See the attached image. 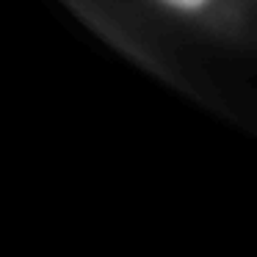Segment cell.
I'll return each mask as SVG.
<instances>
[{
	"label": "cell",
	"mask_w": 257,
	"mask_h": 257,
	"mask_svg": "<svg viewBox=\"0 0 257 257\" xmlns=\"http://www.w3.org/2000/svg\"><path fill=\"white\" fill-rule=\"evenodd\" d=\"M163 6L174 9V12H185V14H196V12H205L210 6V0H161Z\"/></svg>",
	"instance_id": "6da1fadb"
}]
</instances>
